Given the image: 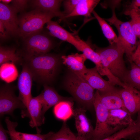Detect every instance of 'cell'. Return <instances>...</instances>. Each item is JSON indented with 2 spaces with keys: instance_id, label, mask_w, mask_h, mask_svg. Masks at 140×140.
I'll return each mask as SVG.
<instances>
[{
  "instance_id": "cell-40",
  "label": "cell",
  "mask_w": 140,
  "mask_h": 140,
  "mask_svg": "<svg viewBox=\"0 0 140 140\" xmlns=\"http://www.w3.org/2000/svg\"><path fill=\"white\" fill-rule=\"evenodd\" d=\"M4 4H7L9 3L10 2L12 1V0H0Z\"/></svg>"
},
{
  "instance_id": "cell-13",
  "label": "cell",
  "mask_w": 140,
  "mask_h": 140,
  "mask_svg": "<svg viewBox=\"0 0 140 140\" xmlns=\"http://www.w3.org/2000/svg\"><path fill=\"white\" fill-rule=\"evenodd\" d=\"M17 12L12 7L2 2L0 3V21L7 33L14 35L18 33L19 21Z\"/></svg>"
},
{
  "instance_id": "cell-16",
  "label": "cell",
  "mask_w": 140,
  "mask_h": 140,
  "mask_svg": "<svg viewBox=\"0 0 140 140\" xmlns=\"http://www.w3.org/2000/svg\"><path fill=\"white\" fill-rule=\"evenodd\" d=\"M46 24V28L51 36L69 43L78 50L81 44V39L79 37L74 36L55 21L50 20Z\"/></svg>"
},
{
  "instance_id": "cell-3",
  "label": "cell",
  "mask_w": 140,
  "mask_h": 140,
  "mask_svg": "<svg viewBox=\"0 0 140 140\" xmlns=\"http://www.w3.org/2000/svg\"><path fill=\"white\" fill-rule=\"evenodd\" d=\"M65 85L66 90L79 102L88 108H94L95 89L82 76L71 72L66 78Z\"/></svg>"
},
{
  "instance_id": "cell-20",
  "label": "cell",
  "mask_w": 140,
  "mask_h": 140,
  "mask_svg": "<svg viewBox=\"0 0 140 140\" xmlns=\"http://www.w3.org/2000/svg\"><path fill=\"white\" fill-rule=\"evenodd\" d=\"M62 1L59 0H36L32 1L33 5L36 9L41 11L54 14L60 18L61 21L64 17L60 8Z\"/></svg>"
},
{
  "instance_id": "cell-18",
  "label": "cell",
  "mask_w": 140,
  "mask_h": 140,
  "mask_svg": "<svg viewBox=\"0 0 140 140\" xmlns=\"http://www.w3.org/2000/svg\"><path fill=\"white\" fill-rule=\"evenodd\" d=\"M44 90L40 94L42 103V115L45 118L46 111L60 102L64 100L53 88L47 84L43 85Z\"/></svg>"
},
{
  "instance_id": "cell-29",
  "label": "cell",
  "mask_w": 140,
  "mask_h": 140,
  "mask_svg": "<svg viewBox=\"0 0 140 140\" xmlns=\"http://www.w3.org/2000/svg\"><path fill=\"white\" fill-rule=\"evenodd\" d=\"M46 140H79L77 136L71 131L65 122L63 123L61 129L54 133Z\"/></svg>"
},
{
  "instance_id": "cell-35",
  "label": "cell",
  "mask_w": 140,
  "mask_h": 140,
  "mask_svg": "<svg viewBox=\"0 0 140 140\" xmlns=\"http://www.w3.org/2000/svg\"><path fill=\"white\" fill-rule=\"evenodd\" d=\"M7 132L5 130L2 124L0 125V140H8L6 134Z\"/></svg>"
},
{
  "instance_id": "cell-42",
  "label": "cell",
  "mask_w": 140,
  "mask_h": 140,
  "mask_svg": "<svg viewBox=\"0 0 140 140\" xmlns=\"http://www.w3.org/2000/svg\"><path fill=\"white\" fill-rule=\"evenodd\" d=\"M134 10L140 16V12L136 11H135V10Z\"/></svg>"
},
{
  "instance_id": "cell-25",
  "label": "cell",
  "mask_w": 140,
  "mask_h": 140,
  "mask_svg": "<svg viewBox=\"0 0 140 140\" xmlns=\"http://www.w3.org/2000/svg\"><path fill=\"white\" fill-rule=\"evenodd\" d=\"M23 60L16 52L13 48L1 46L0 48V65L10 62L14 64H22Z\"/></svg>"
},
{
  "instance_id": "cell-24",
  "label": "cell",
  "mask_w": 140,
  "mask_h": 140,
  "mask_svg": "<svg viewBox=\"0 0 140 140\" xmlns=\"http://www.w3.org/2000/svg\"><path fill=\"white\" fill-rule=\"evenodd\" d=\"M131 69L129 70L123 83L140 90V68L132 61H129Z\"/></svg>"
},
{
  "instance_id": "cell-23",
  "label": "cell",
  "mask_w": 140,
  "mask_h": 140,
  "mask_svg": "<svg viewBox=\"0 0 140 140\" xmlns=\"http://www.w3.org/2000/svg\"><path fill=\"white\" fill-rule=\"evenodd\" d=\"M53 113L57 118L65 122L74 115L73 104L69 101H61L54 106Z\"/></svg>"
},
{
  "instance_id": "cell-1",
  "label": "cell",
  "mask_w": 140,
  "mask_h": 140,
  "mask_svg": "<svg viewBox=\"0 0 140 140\" xmlns=\"http://www.w3.org/2000/svg\"><path fill=\"white\" fill-rule=\"evenodd\" d=\"M60 57L48 54L25 56L22 63L31 73L33 80L40 84H47L55 77L60 64Z\"/></svg>"
},
{
  "instance_id": "cell-37",
  "label": "cell",
  "mask_w": 140,
  "mask_h": 140,
  "mask_svg": "<svg viewBox=\"0 0 140 140\" xmlns=\"http://www.w3.org/2000/svg\"><path fill=\"white\" fill-rule=\"evenodd\" d=\"M137 114L138 116L137 119L135 121V124L137 128L138 129L139 132V134H140V112L138 113Z\"/></svg>"
},
{
  "instance_id": "cell-43",
  "label": "cell",
  "mask_w": 140,
  "mask_h": 140,
  "mask_svg": "<svg viewBox=\"0 0 140 140\" xmlns=\"http://www.w3.org/2000/svg\"><path fill=\"white\" fill-rule=\"evenodd\" d=\"M127 140L125 139V140Z\"/></svg>"
},
{
  "instance_id": "cell-17",
  "label": "cell",
  "mask_w": 140,
  "mask_h": 140,
  "mask_svg": "<svg viewBox=\"0 0 140 140\" xmlns=\"http://www.w3.org/2000/svg\"><path fill=\"white\" fill-rule=\"evenodd\" d=\"M120 90L118 89L105 93H100L99 91V97L101 103L108 110L119 109L126 110L120 95Z\"/></svg>"
},
{
  "instance_id": "cell-36",
  "label": "cell",
  "mask_w": 140,
  "mask_h": 140,
  "mask_svg": "<svg viewBox=\"0 0 140 140\" xmlns=\"http://www.w3.org/2000/svg\"><path fill=\"white\" fill-rule=\"evenodd\" d=\"M5 28L2 22L0 21V36L3 38H5L7 34L5 30Z\"/></svg>"
},
{
  "instance_id": "cell-38",
  "label": "cell",
  "mask_w": 140,
  "mask_h": 140,
  "mask_svg": "<svg viewBox=\"0 0 140 140\" xmlns=\"http://www.w3.org/2000/svg\"><path fill=\"white\" fill-rule=\"evenodd\" d=\"M10 136L11 140H20L17 137L10 132H7Z\"/></svg>"
},
{
  "instance_id": "cell-6",
  "label": "cell",
  "mask_w": 140,
  "mask_h": 140,
  "mask_svg": "<svg viewBox=\"0 0 140 140\" xmlns=\"http://www.w3.org/2000/svg\"><path fill=\"white\" fill-rule=\"evenodd\" d=\"M93 104L96 113V122L91 140H102L118 131L110 125L108 120L109 110L101 103L99 92L97 90L95 92Z\"/></svg>"
},
{
  "instance_id": "cell-10",
  "label": "cell",
  "mask_w": 140,
  "mask_h": 140,
  "mask_svg": "<svg viewBox=\"0 0 140 140\" xmlns=\"http://www.w3.org/2000/svg\"><path fill=\"white\" fill-rule=\"evenodd\" d=\"M22 65V71L18 81V97L27 108L32 98L31 89L33 79L32 74L27 66L23 63Z\"/></svg>"
},
{
  "instance_id": "cell-22",
  "label": "cell",
  "mask_w": 140,
  "mask_h": 140,
  "mask_svg": "<svg viewBox=\"0 0 140 140\" xmlns=\"http://www.w3.org/2000/svg\"><path fill=\"white\" fill-rule=\"evenodd\" d=\"M100 1L99 0H80L73 12L65 17L63 19L79 16L90 17L91 13Z\"/></svg>"
},
{
  "instance_id": "cell-26",
  "label": "cell",
  "mask_w": 140,
  "mask_h": 140,
  "mask_svg": "<svg viewBox=\"0 0 140 140\" xmlns=\"http://www.w3.org/2000/svg\"><path fill=\"white\" fill-rule=\"evenodd\" d=\"M18 76V71L13 63L8 62L1 65L0 77L3 81L9 83L16 80Z\"/></svg>"
},
{
  "instance_id": "cell-4",
  "label": "cell",
  "mask_w": 140,
  "mask_h": 140,
  "mask_svg": "<svg viewBox=\"0 0 140 140\" xmlns=\"http://www.w3.org/2000/svg\"><path fill=\"white\" fill-rule=\"evenodd\" d=\"M115 9V7L113 8L112 17L104 19L116 28L118 36L116 43L124 50L129 61H131L138 45L137 37L133 31L130 22H123L119 19Z\"/></svg>"
},
{
  "instance_id": "cell-14",
  "label": "cell",
  "mask_w": 140,
  "mask_h": 140,
  "mask_svg": "<svg viewBox=\"0 0 140 140\" xmlns=\"http://www.w3.org/2000/svg\"><path fill=\"white\" fill-rule=\"evenodd\" d=\"M120 92L125 109L131 115L140 112V90L127 85Z\"/></svg>"
},
{
  "instance_id": "cell-28",
  "label": "cell",
  "mask_w": 140,
  "mask_h": 140,
  "mask_svg": "<svg viewBox=\"0 0 140 140\" xmlns=\"http://www.w3.org/2000/svg\"><path fill=\"white\" fill-rule=\"evenodd\" d=\"M138 131L135 124L123 128L110 136L101 140H122L129 139L138 134Z\"/></svg>"
},
{
  "instance_id": "cell-5",
  "label": "cell",
  "mask_w": 140,
  "mask_h": 140,
  "mask_svg": "<svg viewBox=\"0 0 140 140\" xmlns=\"http://www.w3.org/2000/svg\"><path fill=\"white\" fill-rule=\"evenodd\" d=\"M55 17L56 16L53 13L44 12L37 9L24 13L18 19L17 34L25 38L39 32L45 23Z\"/></svg>"
},
{
  "instance_id": "cell-15",
  "label": "cell",
  "mask_w": 140,
  "mask_h": 140,
  "mask_svg": "<svg viewBox=\"0 0 140 140\" xmlns=\"http://www.w3.org/2000/svg\"><path fill=\"white\" fill-rule=\"evenodd\" d=\"M108 120L110 125L118 131L135 123L130 114L122 109L109 110Z\"/></svg>"
},
{
  "instance_id": "cell-8",
  "label": "cell",
  "mask_w": 140,
  "mask_h": 140,
  "mask_svg": "<svg viewBox=\"0 0 140 140\" xmlns=\"http://www.w3.org/2000/svg\"><path fill=\"white\" fill-rule=\"evenodd\" d=\"M26 107L18 97L16 95L13 88L8 84L1 86L0 89V115L11 114L16 109Z\"/></svg>"
},
{
  "instance_id": "cell-33",
  "label": "cell",
  "mask_w": 140,
  "mask_h": 140,
  "mask_svg": "<svg viewBox=\"0 0 140 140\" xmlns=\"http://www.w3.org/2000/svg\"><path fill=\"white\" fill-rule=\"evenodd\" d=\"M12 7L18 12L24 10L26 7L28 1L13 0Z\"/></svg>"
},
{
  "instance_id": "cell-39",
  "label": "cell",
  "mask_w": 140,
  "mask_h": 140,
  "mask_svg": "<svg viewBox=\"0 0 140 140\" xmlns=\"http://www.w3.org/2000/svg\"><path fill=\"white\" fill-rule=\"evenodd\" d=\"M129 140H140V134L132 137Z\"/></svg>"
},
{
  "instance_id": "cell-27",
  "label": "cell",
  "mask_w": 140,
  "mask_h": 140,
  "mask_svg": "<svg viewBox=\"0 0 140 140\" xmlns=\"http://www.w3.org/2000/svg\"><path fill=\"white\" fill-rule=\"evenodd\" d=\"M92 13L97 20L103 34L107 39L110 44L116 43L118 37L112 28L104 19L101 17L94 10Z\"/></svg>"
},
{
  "instance_id": "cell-11",
  "label": "cell",
  "mask_w": 140,
  "mask_h": 140,
  "mask_svg": "<svg viewBox=\"0 0 140 140\" xmlns=\"http://www.w3.org/2000/svg\"><path fill=\"white\" fill-rule=\"evenodd\" d=\"M80 75L93 88L100 93L108 92L118 89L115 85L102 78L96 66L91 68H87Z\"/></svg>"
},
{
  "instance_id": "cell-9",
  "label": "cell",
  "mask_w": 140,
  "mask_h": 140,
  "mask_svg": "<svg viewBox=\"0 0 140 140\" xmlns=\"http://www.w3.org/2000/svg\"><path fill=\"white\" fill-rule=\"evenodd\" d=\"M42 106L39 94L36 97H32L28 107L22 110L21 113L22 117L29 118L30 126L32 128H36L38 133H40V131L38 127L44 123L45 120V118L42 115Z\"/></svg>"
},
{
  "instance_id": "cell-41",
  "label": "cell",
  "mask_w": 140,
  "mask_h": 140,
  "mask_svg": "<svg viewBox=\"0 0 140 140\" xmlns=\"http://www.w3.org/2000/svg\"><path fill=\"white\" fill-rule=\"evenodd\" d=\"M140 51V43L138 45L137 49L134 54H136Z\"/></svg>"
},
{
  "instance_id": "cell-30",
  "label": "cell",
  "mask_w": 140,
  "mask_h": 140,
  "mask_svg": "<svg viewBox=\"0 0 140 140\" xmlns=\"http://www.w3.org/2000/svg\"><path fill=\"white\" fill-rule=\"evenodd\" d=\"M127 15L130 16L131 19L130 22L132 29L136 37L140 39V16L133 10Z\"/></svg>"
},
{
  "instance_id": "cell-21",
  "label": "cell",
  "mask_w": 140,
  "mask_h": 140,
  "mask_svg": "<svg viewBox=\"0 0 140 140\" xmlns=\"http://www.w3.org/2000/svg\"><path fill=\"white\" fill-rule=\"evenodd\" d=\"M8 131L7 132L11 133L20 140H46L54 132L50 131L45 134L40 133L31 134L23 133L17 131L16 128L18 125L17 122L11 121L8 117H6L5 120Z\"/></svg>"
},
{
  "instance_id": "cell-34",
  "label": "cell",
  "mask_w": 140,
  "mask_h": 140,
  "mask_svg": "<svg viewBox=\"0 0 140 140\" xmlns=\"http://www.w3.org/2000/svg\"><path fill=\"white\" fill-rule=\"evenodd\" d=\"M131 61L140 68V51L136 54H133L132 57Z\"/></svg>"
},
{
  "instance_id": "cell-2",
  "label": "cell",
  "mask_w": 140,
  "mask_h": 140,
  "mask_svg": "<svg viewBox=\"0 0 140 140\" xmlns=\"http://www.w3.org/2000/svg\"><path fill=\"white\" fill-rule=\"evenodd\" d=\"M95 51L99 54L103 66L110 73L123 83L129 70L123 59L124 50L116 43L108 47L100 48L95 46Z\"/></svg>"
},
{
  "instance_id": "cell-32",
  "label": "cell",
  "mask_w": 140,
  "mask_h": 140,
  "mask_svg": "<svg viewBox=\"0 0 140 140\" xmlns=\"http://www.w3.org/2000/svg\"><path fill=\"white\" fill-rule=\"evenodd\" d=\"M126 8L124 12L126 15L132 10L140 12V0L132 1L130 3L127 5Z\"/></svg>"
},
{
  "instance_id": "cell-19",
  "label": "cell",
  "mask_w": 140,
  "mask_h": 140,
  "mask_svg": "<svg viewBox=\"0 0 140 140\" xmlns=\"http://www.w3.org/2000/svg\"><path fill=\"white\" fill-rule=\"evenodd\" d=\"M61 59L63 64L71 72L80 75H82L87 68L84 64L87 59L83 53H76L67 56L62 55Z\"/></svg>"
},
{
  "instance_id": "cell-31",
  "label": "cell",
  "mask_w": 140,
  "mask_h": 140,
  "mask_svg": "<svg viewBox=\"0 0 140 140\" xmlns=\"http://www.w3.org/2000/svg\"><path fill=\"white\" fill-rule=\"evenodd\" d=\"M80 0H66L63 1V6L64 9L63 12L64 17L71 13L74 10L78 3Z\"/></svg>"
},
{
  "instance_id": "cell-12",
  "label": "cell",
  "mask_w": 140,
  "mask_h": 140,
  "mask_svg": "<svg viewBox=\"0 0 140 140\" xmlns=\"http://www.w3.org/2000/svg\"><path fill=\"white\" fill-rule=\"evenodd\" d=\"M86 110L82 107L74 110V116L78 132L77 137L79 140H91L93 136L94 129L86 115Z\"/></svg>"
},
{
  "instance_id": "cell-7",
  "label": "cell",
  "mask_w": 140,
  "mask_h": 140,
  "mask_svg": "<svg viewBox=\"0 0 140 140\" xmlns=\"http://www.w3.org/2000/svg\"><path fill=\"white\" fill-rule=\"evenodd\" d=\"M25 56H32L47 53L53 48V43L48 36L39 32L25 38Z\"/></svg>"
}]
</instances>
